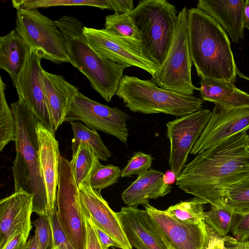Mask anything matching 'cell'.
I'll use <instances>...</instances> for the list:
<instances>
[{
  "label": "cell",
  "mask_w": 249,
  "mask_h": 249,
  "mask_svg": "<svg viewBox=\"0 0 249 249\" xmlns=\"http://www.w3.org/2000/svg\"><path fill=\"white\" fill-rule=\"evenodd\" d=\"M248 130L198 153L177 178L176 184L204 205L223 197L225 190L249 178Z\"/></svg>",
  "instance_id": "obj_1"
},
{
  "label": "cell",
  "mask_w": 249,
  "mask_h": 249,
  "mask_svg": "<svg viewBox=\"0 0 249 249\" xmlns=\"http://www.w3.org/2000/svg\"><path fill=\"white\" fill-rule=\"evenodd\" d=\"M187 25L192 61L198 76L234 84L237 68L224 29L197 8L188 9Z\"/></svg>",
  "instance_id": "obj_2"
},
{
  "label": "cell",
  "mask_w": 249,
  "mask_h": 249,
  "mask_svg": "<svg viewBox=\"0 0 249 249\" xmlns=\"http://www.w3.org/2000/svg\"><path fill=\"white\" fill-rule=\"evenodd\" d=\"M10 107L15 120L16 156L12 168L15 192L33 195V212L48 217L47 192L39 158L38 121L22 99L11 103Z\"/></svg>",
  "instance_id": "obj_3"
},
{
  "label": "cell",
  "mask_w": 249,
  "mask_h": 249,
  "mask_svg": "<svg viewBox=\"0 0 249 249\" xmlns=\"http://www.w3.org/2000/svg\"><path fill=\"white\" fill-rule=\"evenodd\" d=\"M54 22L64 36L70 63L87 78L93 89L110 102L126 68L97 53L88 41L84 26L78 19L63 16Z\"/></svg>",
  "instance_id": "obj_4"
},
{
  "label": "cell",
  "mask_w": 249,
  "mask_h": 249,
  "mask_svg": "<svg viewBox=\"0 0 249 249\" xmlns=\"http://www.w3.org/2000/svg\"><path fill=\"white\" fill-rule=\"evenodd\" d=\"M130 110L144 114L164 113L181 117L202 109L203 100L164 89L150 80L125 75L116 94Z\"/></svg>",
  "instance_id": "obj_5"
},
{
  "label": "cell",
  "mask_w": 249,
  "mask_h": 249,
  "mask_svg": "<svg viewBox=\"0 0 249 249\" xmlns=\"http://www.w3.org/2000/svg\"><path fill=\"white\" fill-rule=\"evenodd\" d=\"M129 15L141 35L142 55L160 68L172 40L176 7L165 0H141Z\"/></svg>",
  "instance_id": "obj_6"
},
{
  "label": "cell",
  "mask_w": 249,
  "mask_h": 249,
  "mask_svg": "<svg viewBox=\"0 0 249 249\" xmlns=\"http://www.w3.org/2000/svg\"><path fill=\"white\" fill-rule=\"evenodd\" d=\"M188 9L178 14L172 40L160 71L150 80L162 89L182 94L193 95L199 90L193 84L192 61L188 34Z\"/></svg>",
  "instance_id": "obj_7"
},
{
  "label": "cell",
  "mask_w": 249,
  "mask_h": 249,
  "mask_svg": "<svg viewBox=\"0 0 249 249\" xmlns=\"http://www.w3.org/2000/svg\"><path fill=\"white\" fill-rule=\"evenodd\" d=\"M15 30L43 59L57 64L70 62L62 33L54 20L38 9L17 10Z\"/></svg>",
  "instance_id": "obj_8"
},
{
  "label": "cell",
  "mask_w": 249,
  "mask_h": 249,
  "mask_svg": "<svg viewBox=\"0 0 249 249\" xmlns=\"http://www.w3.org/2000/svg\"><path fill=\"white\" fill-rule=\"evenodd\" d=\"M56 212L59 223L75 249H86L87 229L78 187L71 161L61 156L58 168Z\"/></svg>",
  "instance_id": "obj_9"
},
{
  "label": "cell",
  "mask_w": 249,
  "mask_h": 249,
  "mask_svg": "<svg viewBox=\"0 0 249 249\" xmlns=\"http://www.w3.org/2000/svg\"><path fill=\"white\" fill-rule=\"evenodd\" d=\"M128 115L118 108L94 101L80 92L76 96L65 122H81L90 129L113 136L126 143Z\"/></svg>",
  "instance_id": "obj_10"
},
{
  "label": "cell",
  "mask_w": 249,
  "mask_h": 249,
  "mask_svg": "<svg viewBox=\"0 0 249 249\" xmlns=\"http://www.w3.org/2000/svg\"><path fill=\"white\" fill-rule=\"evenodd\" d=\"M212 114L210 109H201L167 123V137L170 144L168 163L177 178L187 164L188 155L203 132Z\"/></svg>",
  "instance_id": "obj_11"
},
{
  "label": "cell",
  "mask_w": 249,
  "mask_h": 249,
  "mask_svg": "<svg viewBox=\"0 0 249 249\" xmlns=\"http://www.w3.org/2000/svg\"><path fill=\"white\" fill-rule=\"evenodd\" d=\"M249 130V107L215 104L211 117L190 154L197 155L243 130Z\"/></svg>",
  "instance_id": "obj_12"
},
{
  "label": "cell",
  "mask_w": 249,
  "mask_h": 249,
  "mask_svg": "<svg viewBox=\"0 0 249 249\" xmlns=\"http://www.w3.org/2000/svg\"><path fill=\"white\" fill-rule=\"evenodd\" d=\"M42 58L38 51L31 50L16 89L19 98L24 101L38 121L55 134L45 95L41 65Z\"/></svg>",
  "instance_id": "obj_13"
},
{
  "label": "cell",
  "mask_w": 249,
  "mask_h": 249,
  "mask_svg": "<svg viewBox=\"0 0 249 249\" xmlns=\"http://www.w3.org/2000/svg\"><path fill=\"white\" fill-rule=\"evenodd\" d=\"M84 34L92 48L102 56L126 68L135 67L155 76L160 68L112 36L105 29L85 27Z\"/></svg>",
  "instance_id": "obj_14"
},
{
  "label": "cell",
  "mask_w": 249,
  "mask_h": 249,
  "mask_svg": "<svg viewBox=\"0 0 249 249\" xmlns=\"http://www.w3.org/2000/svg\"><path fill=\"white\" fill-rule=\"evenodd\" d=\"M84 215L92 223L120 244L123 249H132L123 231L117 213L103 197L101 191L91 188L89 179L78 187Z\"/></svg>",
  "instance_id": "obj_15"
},
{
  "label": "cell",
  "mask_w": 249,
  "mask_h": 249,
  "mask_svg": "<svg viewBox=\"0 0 249 249\" xmlns=\"http://www.w3.org/2000/svg\"><path fill=\"white\" fill-rule=\"evenodd\" d=\"M125 235L136 249H167L158 227L148 211L131 207L117 212Z\"/></svg>",
  "instance_id": "obj_16"
},
{
  "label": "cell",
  "mask_w": 249,
  "mask_h": 249,
  "mask_svg": "<svg viewBox=\"0 0 249 249\" xmlns=\"http://www.w3.org/2000/svg\"><path fill=\"white\" fill-rule=\"evenodd\" d=\"M33 199V195L20 191L0 200V249L18 231L28 240L32 229Z\"/></svg>",
  "instance_id": "obj_17"
},
{
  "label": "cell",
  "mask_w": 249,
  "mask_h": 249,
  "mask_svg": "<svg viewBox=\"0 0 249 249\" xmlns=\"http://www.w3.org/2000/svg\"><path fill=\"white\" fill-rule=\"evenodd\" d=\"M144 207L176 249H205L208 232L204 222L196 224L184 223L165 210L150 204Z\"/></svg>",
  "instance_id": "obj_18"
},
{
  "label": "cell",
  "mask_w": 249,
  "mask_h": 249,
  "mask_svg": "<svg viewBox=\"0 0 249 249\" xmlns=\"http://www.w3.org/2000/svg\"><path fill=\"white\" fill-rule=\"evenodd\" d=\"M36 131L39 143L40 165L47 192L48 218L49 219L56 211L58 168L61 156L59 149V143L54 133L39 121Z\"/></svg>",
  "instance_id": "obj_19"
},
{
  "label": "cell",
  "mask_w": 249,
  "mask_h": 249,
  "mask_svg": "<svg viewBox=\"0 0 249 249\" xmlns=\"http://www.w3.org/2000/svg\"><path fill=\"white\" fill-rule=\"evenodd\" d=\"M42 80L48 108L54 132L65 118L79 91L62 75L42 70Z\"/></svg>",
  "instance_id": "obj_20"
},
{
  "label": "cell",
  "mask_w": 249,
  "mask_h": 249,
  "mask_svg": "<svg viewBox=\"0 0 249 249\" xmlns=\"http://www.w3.org/2000/svg\"><path fill=\"white\" fill-rule=\"evenodd\" d=\"M245 0L197 1V8L213 18L225 29L232 41L237 43L244 38L243 11Z\"/></svg>",
  "instance_id": "obj_21"
},
{
  "label": "cell",
  "mask_w": 249,
  "mask_h": 249,
  "mask_svg": "<svg viewBox=\"0 0 249 249\" xmlns=\"http://www.w3.org/2000/svg\"><path fill=\"white\" fill-rule=\"evenodd\" d=\"M31 49L16 30L0 37V68L10 75L16 88Z\"/></svg>",
  "instance_id": "obj_22"
},
{
  "label": "cell",
  "mask_w": 249,
  "mask_h": 249,
  "mask_svg": "<svg viewBox=\"0 0 249 249\" xmlns=\"http://www.w3.org/2000/svg\"><path fill=\"white\" fill-rule=\"evenodd\" d=\"M162 172L150 169L138 176L122 194V199L128 207L137 208L149 204V199L164 196L162 190Z\"/></svg>",
  "instance_id": "obj_23"
},
{
  "label": "cell",
  "mask_w": 249,
  "mask_h": 249,
  "mask_svg": "<svg viewBox=\"0 0 249 249\" xmlns=\"http://www.w3.org/2000/svg\"><path fill=\"white\" fill-rule=\"evenodd\" d=\"M199 91L203 100L224 106L249 107V94L225 81L201 79Z\"/></svg>",
  "instance_id": "obj_24"
},
{
  "label": "cell",
  "mask_w": 249,
  "mask_h": 249,
  "mask_svg": "<svg viewBox=\"0 0 249 249\" xmlns=\"http://www.w3.org/2000/svg\"><path fill=\"white\" fill-rule=\"evenodd\" d=\"M104 26L107 31L141 53V35L129 14L115 12L108 15L105 18Z\"/></svg>",
  "instance_id": "obj_25"
},
{
  "label": "cell",
  "mask_w": 249,
  "mask_h": 249,
  "mask_svg": "<svg viewBox=\"0 0 249 249\" xmlns=\"http://www.w3.org/2000/svg\"><path fill=\"white\" fill-rule=\"evenodd\" d=\"M70 123L73 134L71 147L72 158L75 156L82 143L89 146L100 160L107 161L111 156V152L105 145L96 130L89 128L80 122H70Z\"/></svg>",
  "instance_id": "obj_26"
},
{
  "label": "cell",
  "mask_w": 249,
  "mask_h": 249,
  "mask_svg": "<svg viewBox=\"0 0 249 249\" xmlns=\"http://www.w3.org/2000/svg\"><path fill=\"white\" fill-rule=\"evenodd\" d=\"M211 206L210 210L205 213V224L218 234L227 236L232 231L238 215L224 197L217 199Z\"/></svg>",
  "instance_id": "obj_27"
},
{
  "label": "cell",
  "mask_w": 249,
  "mask_h": 249,
  "mask_svg": "<svg viewBox=\"0 0 249 249\" xmlns=\"http://www.w3.org/2000/svg\"><path fill=\"white\" fill-rule=\"evenodd\" d=\"M13 6L18 9H37L56 6H90L115 11V0H14Z\"/></svg>",
  "instance_id": "obj_28"
},
{
  "label": "cell",
  "mask_w": 249,
  "mask_h": 249,
  "mask_svg": "<svg viewBox=\"0 0 249 249\" xmlns=\"http://www.w3.org/2000/svg\"><path fill=\"white\" fill-rule=\"evenodd\" d=\"M99 159L87 145L82 143L71 164L73 175L78 187L89 179L92 171Z\"/></svg>",
  "instance_id": "obj_29"
},
{
  "label": "cell",
  "mask_w": 249,
  "mask_h": 249,
  "mask_svg": "<svg viewBox=\"0 0 249 249\" xmlns=\"http://www.w3.org/2000/svg\"><path fill=\"white\" fill-rule=\"evenodd\" d=\"M6 85L0 77V151L15 138V120L13 110L7 102Z\"/></svg>",
  "instance_id": "obj_30"
},
{
  "label": "cell",
  "mask_w": 249,
  "mask_h": 249,
  "mask_svg": "<svg viewBox=\"0 0 249 249\" xmlns=\"http://www.w3.org/2000/svg\"><path fill=\"white\" fill-rule=\"evenodd\" d=\"M204 205L201 201L193 198L172 205L165 211L184 223L196 224L204 222Z\"/></svg>",
  "instance_id": "obj_31"
},
{
  "label": "cell",
  "mask_w": 249,
  "mask_h": 249,
  "mask_svg": "<svg viewBox=\"0 0 249 249\" xmlns=\"http://www.w3.org/2000/svg\"><path fill=\"white\" fill-rule=\"evenodd\" d=\"M223 197L237 215L249 212V178L229 186Z\"/></svg>",
  "instance_id": "obj_32"
},
{
  "label": "cell",
  "mask_w": 249,
  "mask_h": 249,
  "mask_svg": "<svg viewBox=\"0 0 249 249\" xmlns=\"http://www.w3.org/2000/svg\"><path fill=\"white\" fill-rule=\"evenodd\" d=\"M121 173L119 167L112 164L103 165L98 161L89 177V184L93 189L101 191L117 182Z\"/></svg>",
  "instance_id": "obj_33"
},
{
  "label": "cell",
  "mask_w": 249,
  "mask_h": 249,
  "mask_svg": "<svg viewBox=\"0 0 249 249\" xmlns=\"http://www.w3.org/2000/svg\"><path fill=\"white\" fill-rule=\"evenodd\" d=\"M153 158L151 155L142 152H136L122 170L121 177L138 176L150 169Z\"/></svg>",
  "instance_id": "obj_34"
},
{
  "label": "cell",
  "mask_w": 249,
  "mask_h": 249,
  "mask_svg": "<svg viewBox=\"0 0 249 249\" xmlns=\"http://www.w3.org/2000/svg\"><path fill=\"white\" fill-rule=\"evenodd\" d=\"M35 227V235L38 249H51L53 245V232L49 218L44 215L32 222Z\"/></svg>",
  "instance_id": "obj_35"
},
{
  "label": "cell",
  "mask_w": 249,
  "mask_h": 249,
  "mask_svg": "<svg viewBox=\"0 0 249 249\" xmlns=\"http://www.w3.org/2000/svg\"><path fill=\"white\" fill-rule=\"evenodd\" d=\"M49 219L53 232V245L51 249H75L61 226L56 211Z\"/></svg>",
  "instance_id": "obj_36"
},
{
  "label": "cell",
  "mask_w": 249,
  "mask_h": 249,
  "mask_svg": "<svg viewBox=\"0 0 249 249\" xmlns=\"http://www.w3.org/2000/svg\"><path fill=\"white\" fill-rule=\"evenodd\" d=\"M231 233L232 237L237 241L249 240V212L237 216Z\"/></svg>",
  "instance_id": "obj_37"
},
{
  "label": "cell",
  "mask_w": 249,
  "mask_h": 249,
  "mask_svg": "<svg viewBox=\"0 0 249 249\" xmlns=\"http://www.w3.org/2000/svg\"><path fill=\"white\" fill-rule=\"evenodd\" d=\"M84 216L87 229L86 249H108L100 242L91 220L84 215Z\"/></svg>",
  "instance_id": "obj_38"
},
{
  "label": "cell",
  "mask_w": 249,
  "mask_h": 249,
  "mask_svg": "<svg viewBox=\"0 0 249 249\" xmlns=\"http://www.w3.org/2000/svg\"><path fill=\"white\" fill-rule=\"evenodd\" d=\"M206 226L208 232V239L204 249H228L226 245L232 237L229 235L221 236L208 226Z\"/></svg>",
  "instance_id": "obj_39"
},
{
  "label": "cell",
  "mask_w": 249,
  "mask_h": 249,
  "mask_svg": "<svg viewBox=\"0 0 249 249\" xmlns=\"http://www.w3.org/2000/svg\"><path fill=\"white\" fill-rule=\"evenodd\" d=\"M27 240L23 232L18 231L8 240L1 249H23Z\"/></svg>",
  "instance_id": "obj_40"
},
{
  "label": "cell",
  "mask_w": 249,
  "mask_h": 249,
  "mask_svg": "<svg viewBox=\"0 0 249 249\" xmlns=\"http://www.w3.org/2000/svg\"><path fill=\"white\" fill-rule=\"evenodd\" d=\"M93 226L98 236L99 240L103 245L108 248H109L110 247H114L123 249L122 246L115 240H114L112 237H111L108 234L106 233L98 227L95 226L94 224Z\"/></svg>",
  "instance_id": "obj_41"
},
{
  "label": "cell",
  "mask_w": 249,
  "mask_h": 249,
  "mask_svg": "<svg viewBox=\"0 0 249 249\" xmlns=\"http://www.w3.org/2000/svg\"><path fill=\"white\" fill-rule=\"evenodd\" d=\"M177 177L171 171H168L163 175L162 190L164 195L169 193L172 189L170 185L176 180Z\"/></svg>",
  "instance_id": "obj_42"
},
{
  "label": "cell",
  "mask_w": 249,
  "mask_h": 249,
  "mask_svg": "<svg viewBox=\"0 0 249 249\" xmlns=\"http://www.w3.org/2000/svg\"><path fill=\"white\" fill-rule=\"evenodd\" d=\"M243 22L244 28L249 30V0H246L243 11Z\"/></svg>",
  "instance_id": "obj_43"
},
{
  "label": "cell",
  "mask_w": 249,
  "mask_h": 249,
  "mask_svg": "<svg viewBox=\"0 0 249 249\" xmlns=\"http://www.w3.org/2000/svg\"><path fill=\"white\" fill-rule=\"evenodd\" d=\"M23 249H38L35 234L27 240Z\"/></svg>",
  "instance_id": "obj_44"
},
{
  "label": "cell",
  "mask_w": 249,
  "mask_h": 249,
  "mask_svg": "<svg viewBox=\"0 0 249 249\" xmlns=\"http://www.w3.org/2000/svg\"><path fill=\"white\" fill-rule=\"evenodd\" d=\"M158 225V224H157ZM158 229L160 234L162 237V239L163 241L164 244L166 245L167 249H176V248L174 246L173 244L171 242L168 237L166 236L165 233L162 231V230L160 228V227L158 225Z\"/></svg>",
  "instance_id": "obj_45"
},
{
  "label": "cell",
  "mask_w": 249,
  "mask_h": 249,
  "mask_svg": "<svg viewBox=\"0 0 249 249\" xmlns=\"http://www.w3.org/2000/svg\"><path fill=\"white\" fill-rule=\"evenodd\" d=\"M237 249H249V240L239 242L235 241L234 242Z\"/></svg>",
  "instance_id": "obj_46"
},
{
  "label": "cell",
  "mask_w": 249,
  "mask_h": 249,
  "mask_svg": "<svg viewBox=\"0 0 249 249\" xmlns=\"http://www.w3.org/2000/svg\"><path fill=\"white\" fill-rule=\"evenodd\" d=\"M236 241L235 239H234L231 241L227 242V244L229 245L228 247V249H237L236 246L235 245L234 242Z\"/></svg>",
  "instance_id": "obj_47"
},
{
  "label": "cell",
  "mask_w": 249,
  "mask_h": 249,
  "mask_svg": "<svg viewBox=\"0 0 249 249\" xmlns=\"http://www.w3.org/2000/svg\"><path fill=\"white\" fill-rule=\"evenodd\" d=\"M237 75L242 78H244L249 81V77L246 76L243 73H242L238 69L237 70Z\"/></svg>",
  "instance_id": "obj_48"
},
{
  "label": "cell",
  "mask_w": 249,
  "mask_h": 249,
  "mask_svg": "<svg viewBox=\"0 0 249 249\" xmlns=\"http://www.w3.org/2000/svg\"><path fill=\"white\" fill-rule=\"evenodd\" d=\"M247 151L248 152V153L249 154V145L247 146Z\"/></svg>",
  "instance_id": "obj_49"
},
{
  "label": "cell",
  "mask_w": 249,
  "mask_h": 249,
  "mask_svg": "<svg viewBox=\"0 0 249 249\" xmlns=\"http://www.w3.org/2000/svg\"><path fill=\"white\" fill-rule=\"evenodd\" d=\"M113 249H115L114 247H112Z\"/></svg>",
  "instance_id": "obj_50"
}]
</instances>
